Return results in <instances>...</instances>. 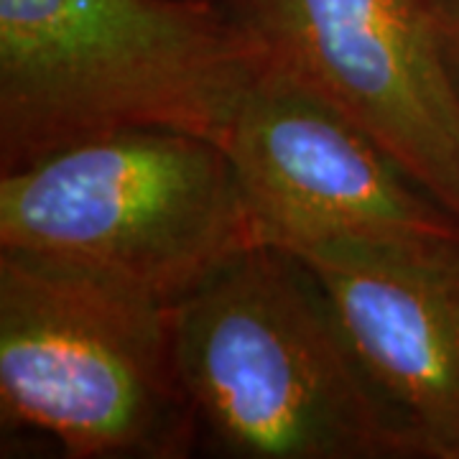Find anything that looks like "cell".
<instances>
[{
    "label": "cell",
    "instance_id": "cell-3",
    "mask_svg": "<svg viewBox=\"0 0 459 459\" xmlns=\"http://www.w3.org/2000/svg\"><path fill=\"white\" fill-rule=\"evenodd\" d=\"M0 427L66 459H184L199 424L174 304L87 265L0 247Z\"/></svg>",
    "mask_w": 459,
    "mask_h": 459
},
{
    "label": "cell",
    "instance_id": "cell-2",
    "mask_svg": "<svg viewBox=\"0 0 459 459\" xmlns=\"http://www.w3.org/2000/svg\"><path fill=\"white\" fill-rule=\"evenodd\" d=\"M199 442L238 459H427L294 253L253 246L174 304Z\"/></svg>",
    "mask_w": 459,
    "mask_h": 459
},
{
    "label": "cell",
    "instance_id": "cell-5",
    "mask_svg": "<svg viewBox=\"0 0 459 459\" xmlns=\"http://www.w3.org/2000/svg\"><path fill=\"white\" fill-rule=\"evenodd\" d=\"M268 62L385 148L459 220V92L434 0H222Z\"/></svg>",
    "mask_w": 459,
    "mask_h": 459
},
{
    "label": "cell",
    "instance_id": "cell-7",
    "mask_svg": "<svg viewBox=\"0 0 459 459\" xmlns=\"http://www.w3.org/2000/svg\"><path fill=\"white\" fill-rule=\"evenodd\" d=\"M325 286L362 368L427 459H459V238L289 250Z\"/></svg>",
    "mask_w": 459,
    "mask_h": 459
},
{
    "label": "cell",
    "instance_id": "cell-6",
    "mask_svg": "<svg viewBox=\"0 0 459 459\" xmlns=\"http://www.w3.org/2000/svg\"><path fill=\"white\" fill-rule=\"evenodd\" d=\"M255 243L444 240L459 220L350 117L268 62L220 138Z\"/></svg>",
    "mask_w": 459,
    "mask_h": 459
},
{
    "label": "cell",
    "instance_id": "cell-1",
    "mask_svg": "<svg viewBox=\"0 0 459 459\" xmlns=\"http://www.w3.org/2000/svg\"><path fill=\"white\" fill-rule=\"evenodd\" d=\"M265 69L222 0H0V174L117 133L220 143Z\"/></svg>",
    "mask_w": 459,
    "mask_h": 459
},
{
    "label": "cell",
    "instance_id": "cell-8",
    "mask_svg": "<svg viewBox=\"0 0 459 459\" xmlns=\"http://www.w3.org/2000/svg\"><path fill=\"white\" fill-rule=\"evenodd\" d=\"M437 23L442 36V49L449 74L459 92V0H434Z\"/></svg>",
    "mask_w": 459,
    "mask_h": 459
},
{
    "label": "cell",
    "instance_id": "cell-4",
    "mask_svg": "<svg viewBox=\"0 0 459 459\" xmlns=\"http://www.w3.org/2000/svg\"><path fill=\"white\" fill-rule=\"evenodd\" d=\"M258 246L225 148L131 131L0 174V247L87 265L169 304Z\"/></svg>",
    "mask_w": 459,
    "mask_h": 459
}]
</instances>
